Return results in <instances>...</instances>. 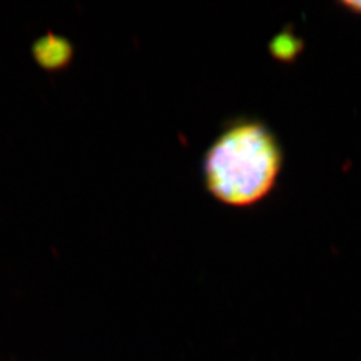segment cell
<instances>
[{"label":"cell","mask_w":361,"mask_h":361,"mask_svg":"<svg viewBox=\"0 0 361 361\" xmlns=\"http://www.w3.org/2000/svg\"><path fill=\"white\" fill-rule=\"evenodd\" d=\"M283 150L271 130L253 118H238L207 149L202 171L207 192L234 207H252L274 189Z\"/></svg>","instance_id":"cell-1"},{"label":"cell","mask_w":361,"mask_h":361,"mask_svg":"<svg viewBox=\"0 0 361 361\" xmlns=\"http://www.w3.org/2000/svg\"><path fill=\"white\" fill-rule=\"evenodd\" d=\"M340 6L344 7V8H347L348 11H352V13H361V1H350V0H347V1H341Z\"/></svg>","instance_id":"cell-3"},{"label":"cell","mask_w":361,"mask_h":361,"mask_svg":"<svg viewBox=\"0 0 361 361\" xmlns=\"http://www.w3.org/2000/svg\"><path fill=\"white\" fill-rule=\"evenodd\" d=\"M31 52L40 68L54 73L63 70L71 63L74 47L65 37L47 32L34 42Z\"/></svg>","instance_id":"cell-2"}]
</instances>
